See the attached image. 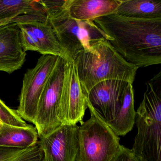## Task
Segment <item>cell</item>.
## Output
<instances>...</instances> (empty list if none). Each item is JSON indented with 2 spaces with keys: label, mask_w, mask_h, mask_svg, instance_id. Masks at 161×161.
I'll list each match as a JSON object with an SVG mask.
<instances>
[{
  "label": "cell",
  "mask_w": 161,
  "mask_h": 161,
  "mask_svg": "<svg viewBox=\"0 0 161 161\" xmlns=\"http://www.w3.org/2000/svg\"><path fill=\"white\" fill-rule=\"evenodd\" d=\"M116 51L137 68L161 64V19L111 14L93 20Z\"/></svg>",
  "instance_id": "cell-1"
},
{
  "label": "cell",
  "mask_w": 161,
  "mask_h": 161,
  "mask_svg": "<svg viewBox=\"0 0 161 161\" xmlns=\"http://www.w3.org/2000/svg\"><path fill=\"white\" fill-rule=\"evenodd\" d=\"M91 51L80 52L73 59L82 89L87 97L95 85L106 80L126 81L132 84L137 68L102 39L91 44Z\"/></svg>",
  "instance_id": "cell-2"
},
{
  "label": "cell",
  "mask_w": 161,
  "mask_h": 161,
  "mask_svg": "<svg viewBox=\"0 0 161 161\" xmlns=\"http://www.w3.org/2000/svg\"><path fill=\"white\" fill-rule=\"evenodd\" d=\"M161 72L146 83L147 89L137 108V133L132 151L140 161H161Z\"/></svg>",
  "instance_id": "cell-3"
},
{
  "label": "cell",
  "mask_w": 161,
  "mask_h": 161,
  "mask_svg": "<svg viewBox=\"0 0 161 161\" xmlns=\"http://www.w3.org/2000/svg\"><path fill=\"white\" fill-rule=\"evenodd\" d=\"M43 2L47 9V19L56 35L64 60L73 61L80 52L91 51L94 42L106 39L93 21L71 18L64 6V0H43Z\"/></svg>",
  "instance_id": "cell-4"
},
{
  "label": "cell",
  "mask_w": 161,
  "mask_h": 161,
  "mask_svg": "<svg viewBox=\"0 0 161 161\" xmlns=\"http://www.w3.org/2000/svg\"><path fill=\"white\" fill-rule=\"evenodd\" d=\"M87 106L91 116L79 126L76 161H111L121 147L120 138L88 103Z\"/></svg>",
  "instance_id": "cell-5"
},
{
  "label": "cell",
  "mask_w": 161,
  "mask_h": 161,
  "mask_svg": "<svg viewBox=\"0 0 161 161\" xmlns=\"http://www.w3.org/2000/svg\"><path fill=\"white\" fill-rule=\"evenodd\" d=\"M60 57L43 54L35 67L28 69L24 74L17 110L22 119L34 124L41 94Z\"/></svg>",
  "instance_id": "cell-6"
},
{
  "label": "cell",
  "mask_w": 161,
  "mask_h": 161,
  "mask_svg": "<svg viewBox=\"0 0 161 161\" xmlns=\"http://www.w3.org/2000/svg\"><path fill=\"white\" fill-rule=\"evenodd\" d=\"M64 71L65 60L60 57L38 103L34 125L40 137L47 136L62 125L58 116Z\"/></svg>",
  "instance_id": "cell-7"
},
{
  "label": "cell",
  "mask_w": 161,
  "mask_h": 161,
  "mask_svg": "<svg viewBox=\"0 0 161 161\" xmlns=\"http://www.w3.org/2000/svg\"><path fill=\"white\" fill-rule=\"evenodd\" d=\"M88 108L87 97L84 93L71 60H65V71L59 107V119L62 125H81Z\"/></svg>",
  "instance_id": "cell-8"
},
{
  "label": "cell",
  "mask_w": 161,
  "mask_h": 161,
  "mask_svg": "<svg viewBox=\"0 0 161 161\" xmlns=\"http://www.w3.org/2000/svg\"><path fill=\"white\" fill-rule=\"evenodd\" d=\"M129 83L121 80H106L97 84L88 93L87 103L107 124L117 115Z\"/></svg>",
  "instance_id": "cell-9"
},
{
  "label": "cell",
  "mask_w": 161,
  "mask_h": 161,
  "mask_svg": "<svg viewBox=\"0 0 161 161\" xmlns=\"http://www.w3.org/2000/svg\"><path fill=\"white\" fill-rule=\"evenodd\" d=\"M77 125H62L47 136L40 137L42 161H76L79 153Z\"/></svg>",
  "instance_id": "cell-10"
},
{
  "label": "cell",
  "mask_w": 161,
  "mask_h": 161,
  "mask_svg": "<svg viewBox=\"0 0 161 161\" xmlns=\"http://www.w3.org/2000/svg\"><path fill=\"white\" fill-rule=\"evenodd\" d=\"M17 23L0 27V71L11 74L20 69L26 61Z\"/></svg>",
  "instance_id": "cell-11"
},
{
  "label": "cell",
  "mask_w": 161,
  "mask_h": 161,
  "mask_svg": "<svg viewBox=\"0 0 161 161\" xmlns=\"http://www.w3.org/2000/svg\"><path fill=\"white\" fill-rule=\"evenodd\" d=\"M121 0H64V6L72 18L92 21L115 13Z\"/></svg>",
  "instance_id": "cell-12"
},
{
  "label": "cell",
  "mask_w": 161,
  "mask_h": 161,
  "mask_svg": "<svg viewBox=\"0 0 161 161\" xmlns=\"http://www.w3.org/2000/svg\"><path fill=\"white\" fill-rule=\"evenodd\" d=\"M38 134L35 127L3 124L0 128V147L26 148L36 145Z\"/></svg>",
  "instance_id": "cell-13"
},
{
  "label": "cell",
  "mask_w": 161,
  "mask_h": 161,
  "mask_svg": "<svg viewBox=\"0 0 161 161\" xmlns=\"http://www.w3.org/2000/svg\"><path fill=\"white\" fill-rule=\"evenodd\" d=\"M114 14L137 19H161V1L121 0Z\"/></svg>",
  "instance_id": "cell-14"
},
{
  "label": "cell",
  "mask_w": 161,
  "mask_h": 161,
  "mask_svg": "<svg viewBox=\"0 0 161 161\" xmlns=\"http://www.w3.org/2000/svg\"><path fill=\"white\" fill-rule=\"evenodd\" d=\"M134 92L132 84L129 83L125 90L119 112L114 119L107 125L118 136H124L130 131L135 123Z\"/></svg>",
  "instance_id": "cell-15"
},
{
  "label": "cell",
  "mask_w": 161,
  "mask_h": 161,
  "mask_svg": "<svg viewBox=\"0 0 161 161\" xmlns=\"http://www.w3.org/2000/svg\"><path fill=\"white\" fill-rule=\"evenodd\" d=\"M23 25L32 32L40 44L39 53L51 54L63 58L62 50L56 35L47 19L42 22L31 21L22 22Z\"/></svg>",
  "instance_id": "cell-16"
},
{
  "label": "cell",
  "mask_w": 161,
  "mask_h": 161,
  "mask_svg": "<svg viewBox=\"0 0 161 161\" xmlns=\"http://www.w3.org/2000/svg\"><path fill=\"white\" fill-rule=\"evenodd\" d=\"M25 15L46 16L43 0H0V20Z\"/></svg>",
  "instance_id": "cell-17"
},
{
  "label": "cell",
  "mask_w": 161,
  "mask_h": 161,
  "mask_svg": "<svg viewBox=\"0 0 161 161\" xmlns=\"http://www.w3.org/2000/svg\"><path fill=\"white\" fill-rule=\"evenodd\" d=\"M43 156L39 143L26 148L0 147V161H42Z\"/></svg>",
  "instance_id": "cell-18"
},
{
  "label": "cell",
  "mask_w": 161,
  "mask_h": 161,
  "mask_svg": "<svg viewBox=\"0 0 161 161\" xmlns=\"http://www.w3.org/2000/svg\"><path fill=\"white\" fill-rule=\"evenodd\" d=\"M0 120L3 124L18 127H27L24 119L21 118L17 111L11 109L0 99Z\"/></svg>",
  "instance_id": "cell-19"
},
{
  "label": "cell",
  "mask_w": 161,
  "mask_h": 161,
  "mask_svg": "<svg viewBox=\"0 0 161 161\" xmlns=\"http://www.w3.org/2000/svg\"><path fill=\"white\" fill-rule=\"evenodd\" d=\"M17 24L20 30V43L24 51H32L40 53V44L32 32L26 28L22 22Z\"/></svg>",
  "instance_id": "cell-20"
},
{
  "label": "cell",
  "mask_w": 161,
  "mask_h": 161,
  "mask_svg": "<svg viewBox=\"0 0 161 161\" xmlns=\"http://www.w3.org/2000/svg\"><path fill=\"white\" fill-rule=\"evenodd\" d=\"M47 20V16L37 15H20L15 17L0 20V27L5 26L13 23H20V22H29L31 21H44Z\"/></svg>",
  "instance_id": "cell-21"
},
{
  "label": "cell",
  "mask_w": 161,
  "mask_h": 161,
  "mask_svg": "<svg viewBox=\"0 0 161 161\" xmlns=\"http://www.w3.org/2000/svg\"><path fill=\"white\" fill-rule=\"evenodd\" d=\"M111 161H140L131 149L121 146L118 152Z\"/></svg>",
  "instance_id": "cell-22"
},
{
  "label": "cell",
  "mask_w": 161,
  "mask_h": 161,
  "mask_svg": "<svg viewBox=\"0 0 161 161\" xmlns=\"http://www.w3.org/2000/svg\"><path fill=\"white\" fill-rule=\"evenodd\" d=\"M3 125V123L2 122L1 120H0V128H1L2 127Z\"/></svg>",
  "instance_id": "cell-23"
}]
</instances>
